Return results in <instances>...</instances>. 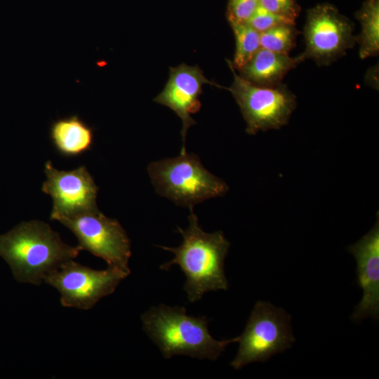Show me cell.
Instances as JSON below:
<instances>
[{
    "mask_svg": "<svg viewBox=\"0 0 379 379\" xmlns=\"http://www.w3.org/2000/svg\"><path fill=\"white\" fill-rule=\"evenodd\" d=\"M128 275L112 267L102 270L91 269L72 259L48 273L44 282L58 291L63 307L88 310L113 293Z\"/></svg>",
    "mask_w": 379,
    "mask_h": 379,
    "instance_id": "7",
    "label": "cell"
},
{
    "mask_svg": "<svg viewBox=\"0 0 379 379\" xmlns=\"http://www.w3.org/2000/svg\"><path fill=\"white\" fill-rule=\"evenodd\" d=\"M44 172L46 180L41 190L53 199L51 220L98 210V187L84 166L72 171H59L48 161Z\"/></svg>",
    "mask_w": 379,
    "mask_h": 379,
    "instance_id": "10",
    "label": "cell"
},
{
    "mask_svg": "<svg viewBox=\"0 0 379 379\" xmlns=\"http://www.w3.org/2000/svg\"><path fill=\"white\" fill-rule=\"evenodd\" d=\"M57 221L75 235L82 250L103 259L108 267L130 274L131 242L117 220L107 218L96 210L62 217Z\"/></svg>",
    "mask_w": 379,
    "mask_h": 379,
    "instance_id": "8",
    "label": "cell"
},
{
    "mask_svg": "<svg viewBox=\"0 0 379 379\" xmlns=\"http://www.w3.org/2000/svg\"><path fill=\"white\" fill-rule=\"evenodd\" d=\"M259 5L294 22L299 13V7L295 0H259Z\"/></svg>",
    "mask_w": 379,
    "mask_h": 379,
    "instance_id": "20",
    "label": "cell"
},
{
    "mask_svg": "<svg viewBox=\"0 0 379 379\" xmlns=\"http://www.w3.org/2000/svg\"><path fill=\"white\" fill-rule=\"evenodd\" d=\"M82 248L64 243L60 234L39 220L23 222L0 235V256L20 283L39 286L46 275L77 258Z\"/></svg>",
    "mask_w": 379,
    "mask_h": 379,
    "instance_id": "1",
    "label": "cell"
},
{
    "mask_svg": "<svg viewBox=\"0 0 379 379\" xmlns=\"http://www.w3.org/2000/svg\"><path fill=\"white\" fill-rule=\"evenodd\" d=\"M50 138L56 149L66 157H78L93 143V129L77 115L58 119L50 128Z\"/></svg>",
    "mask_w": 379,
    "mask_h": 379,
    "instance_id": "14",
    "label": "cell"
},
{
    "mask_svg": "<svg viewBox=\"0 0 379 379\" xmlns=\"http://www.w3.org/2000/svg\"><path fill=\"white\" fill-rule=\"evenodd\" d=\"M227 62L234 80L227 89L240 108L246 133L255 135L286 125L297 105L295 95L282 84L274 87L254 85L237 74L230 61Z\"/></svg>",
    "mask_w": 379,
    "mask_h": 379,
    "instance_id": "6",
    "label": "cell"
},
{
    "mask_svg": "<svg viewBox=\"0 0 379 379\" xmlns=\"http://www.w3.org/2000/svg\"><path fill=\"white\" fill-rule=\"evenodd\" d=\"M303 60L328 65L345 55L357 43L352 25L331 5H318L308 11L303 29Z\"/></svg>",
    "mask_w": 379,
    "mask_h": 379,
    "instance_id": "9",
    "label": "cell"
},
{
    "mask_svg": "<svg viewBox=\"0 0 379 379\" xmlns=\"http://www.w3.org/2000/svg\"><path fill=\"white\" fill-rule=\"evenodd\" d=\"M295 341L291 315L283 308L259 300L239 336V350L230 366L239 370L252 362L266 361L291 347Z\"/></svg>",
    "mask_w": 379,
    "mask_h": 379,
    "instance_id": "5",
    "label": "cell"
},
{
    "mask_svg": "<svg viewBox=\"0 0 379 379\" xmlns=\"http://www.w3.org/2000/svg\"><path fill=\"white\" fill-rule=\"evenodd\" d=\"M143 329L165 359L187 355L215 361L239 337L217 340L209 333L206 317L188 315L182 307L159 305L141 316Z\"/></svg>",
    "mask_w": 379,
    "mask_h": 379,
    "instance_id": "3",
    "label": "cell"
},
{
    "mask_svg": "<svg viewBox=\"0 0 379 379\" xmlns=\"http://www.w3.org/2000/svg\"><path fill=\"white\" fill-rule=\"evenodd\" d=\"M258 6L259 0H230L227 12L229 22H247Z\"/></svg>",
    "mask_w": 379,
    "mask_h": 379,
    "instance_id": "19",
    "label": "cell"
},
{
    "mask_svg": "<svg viewBox=\"0 0 379 379\" xmlns=\"http://www.w3.org/2000/svg\"><path fill=\"white\" fill-rule=\"evenodd\" d=\"M147 170L158 194L189 208L223 196L229 190L223 180L202 165L197 155L186 151L176 157L152 162Z\"/></svg>",
    "mask_w": 379,
    "mask_h": 379,
    "instance_id": "4",
    "label": "cell"
},
{
    "mask_svg": "<svg viewBox=\"0 0 379 379\" xmlns=\"http://www.w3.org/2000/svg\"><path fill=\"white\" fill-rule=\"evenodd\" d=\"M206 84L217 86L204 77L199 66L181 64L170 68L169 78L164 88L154 98L156 102L171 109L182 120L183 145L180 152L186 151L185 143L189 128L196 124L191 114L201 107L199 97Z\"/></svg>",
    "mask_w": 379,
    "mask_h": 379,
    "instance_id": "11",
    "label": "cell"
},
{
    "mask_svg": "<svg viewBox=\"0 0 379 379\" xmlns=\"http://www.w3.org/2000/svg\"><path fill=\"white\" fill-rule=\"evenodd\" d=\"M361 30L356 36L361 59L375 56L379 52V0H366L357 13Z\"/></svg>",
    "mask_w": 379,
    "mask_h": 379,
    "instance_id": "15",
    "label": "cell"
},
{
    "mask_svg": "<svg viewBox=\"0 0 379 379\" xmlns=\"http://www.w3.org/2000/svg\"><path fill=\"white\" fill-rule=\"evenodd\" d=\"M347 251L357 261V282L363 290V296L355 307L350 319L359 323L363 319L379 317V221L378 215L373 227Z\"/></svg>",
    "mask_w": 379,
    "mask_h": 379,
    "instance_id": "12",
    "label": "cell"
},
{
    "mask_svg": "<svg viewBox=\"0 0 379 379\" xmlns=\"http://www.w3.org/2000/svg\"><path fill=\"white\" fill-rule=\"evenodd\" d=\"M190 212L188 227H178L183 238L182 244L175 248L160 246L175 255L160 268L168 270L174 265L180 267L186 277L184 290L189 301L194 302L207 292L228 289L224 265L230 244L222 231L205 232L193 208Z\"/></svg>",
    "mask_w": 379,
    "mask_h": 379,
    "instance_id": "2",
    "label": "cell"
},
{
    "mask_svg": "<svg viewBox=\"0 0 379 379\" xmlns=\"http://www.w3.org/2000/svg\"><path fill=\"white\" fill-rule=\"evenodd\" d=\"M235 39V52L231 65L241 69L258 52L260 47V33L247 22L230 23Z\"/></svg>",
    "mask_w": 379,
    "mask_h": 379,
    "instance_id": "16",
    "label": "cell"
},
{
    "mask_svg": "<svg viewBox=\"0 0 379 379\" xmlns=\"http://www.w3.org/2000/svg\"><path fill=\"white\" fill-rule=\"evenodd\" d=\"M298 31L295 24H283L260 33V47L280 54L288 55L295 44Z\"/></svg>",
    "mask_w": 379,
    "mask_h": 379,
    "instance_id": "17",
    "label": "cell"
},
{
    "mask_svg": "<svg viewBox=\"0 0 379 379\" xmlns=\"http://www.w3.org/2000/svg\"><path fill=\"white\" fill-rule=\"evenodd\" d=\"M302 60L301 55L292 58L260 48L239 75L254 85L274 87L281 84L286 74Z\"/></svg>",
    "mask_w": 379,
    "mask_h": 379,
    "instance_id": "13",
    "label": "cell"
},
{
    "mask_svg": "<svg viewBox=\"0 0 379 379\" xmlns=\"http://www.w3.org/2000/svg\"><path fill=\"white\" fill-rule=\"evenodd\" d=\"M247 23L257 32L261 33L277 25L295 24V22L276 15L259 5Z\"/></svg>",
    "mask_w": 379,
    "mask_h": 379,
    "instance_id": "18",
    "label": "cell"
}]
</instances>
